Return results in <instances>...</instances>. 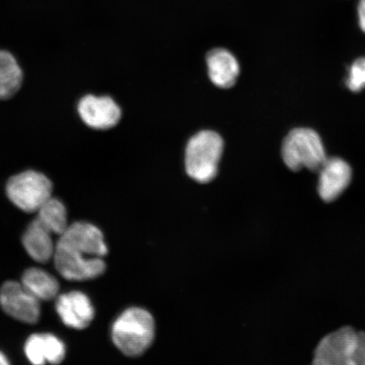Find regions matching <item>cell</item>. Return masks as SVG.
I'll return each mask as SVG.
<instances>
[{"instance_id": "cell-5", "label": "cell", "mask_w": 365, "mask_h": 365, "mask_svg": "<svg viewBox=\"0 0 365 365\" xmlns=\"http://www.w3.org/2000/svg\"><path fill=\"white\" fill-rule=\"evenodd\" d=\"M6 193L10 202L26 213H36L53 196V185L43 173L29 170L8 180Z\"/></svg>"}, {"instance_id": "cell-11", "label": "cell", "mask_w": 365, "mask_h": 365, "mask_svg": "<svg viewBox=\"0 0 365 365\" xmlns=\"http://www.w3.org/2000/svg\"><path fill=\"white\" fill-rule=\"evenodd\" d=\"M319 173L318 192L326 202L339 198L352 180V170L349 163L339 158H327Z\"/></svg>"}, {"instance_id": "cell-16", "label": "cell", "mask_w": 365, "mask_h": 365, "mask_svg": "<svg viewBox=\"0 0 365 365\" xmlns=\"http://www.w3.org/2000/svg\"><path fill=\"white\" fill-rule=\"evenodd\" d=\"M21 284L39 301H48L58 296L59 284L52 274L38 267L27 269L23 273Z\"/></svg>"}, {"instance_id": "cell-10", "label": "cell", "mask_w": 365, "mask_h": 365, "mask_svg": "<svg viewBox=\"0 0 365 365\" xmlns=\"http://www.w3.org/2000/svg\"><path fill=\"white\" fill-rule=\"evenodd\" d=\"M56 309L62 322L72 329H85L95 317V309L89 297L80 291L58 295Z\"/></svg>"}, {"instance_id": "cell-20", "label": "cell", "mask_w": 365, "mask_h": 365, "mask_svg": "<svg viewBox=\"0 0 365 365\" xmlns=\"http://www.w3.org/2000/svg\"><path fill=\"white\" fill-rule=\"evenodd\" d=\"M0 365H11L8 358L2 352H0Z\"/></svg>"}, {"instance_id": "cell-4", "label": "cell", "mask_w": 365, "mask_h": 365, "mask_svg": "<svg viewBox=\"0 0 365 365\" xmlns=\"http://www.w3.org/2000/svg\"><path fill=\"white\" fill-rule=\"evenodd\" d=\"M282 157L287 167L296 172L303 168L319 172L327 159L321 137L308 128H297L287 135Z\"/></svg>"}, {"instance_id": "cell-9", "label": "cell", "mask_w": 365, "mask_h": 365, "mask_svg": "<svg viewBox=\"0 0 365 365\" xmlns=\"http://www.w3.org/2000/svg\"><path fill=\"white\" fill-rule=\"evenodd\" d=\"M56 245L83 250L91 257L98 258H103L108 253L102 231L88 222L71 223L58 237Z\"/></svg>"}, {"instance_id": "cell-2", "label": "cell", "mask_w": 365, "mask_h": 365, "mask_svg": "<svg viewBox=\"0 0 365 365\" xmlns=\"http://www.w3.org/2000/svg\"><path fill=\"white\" fill-rule=\"evenodd\" d=\"M312 365H365V332L344 327L319 341Z\"/></svg>"}, {"instance_id": "cell-6", "label": "cell", "mask_w": 365, "mask_h": 365, "mask_svg": "<svg viewBox=\"0 0 365 365\" xmlns=\"http://www.w3.org/2000/svg\"><path fill=\"white\" fill-rule=\"evenodd\" d=\"M54 264L61 276L68 281L95 279L106 271L103 258L91 257L85 251L56 246Z\"/></svg>"}, {"instance_id": "cell-1", "label": "cell", "mask_w": 365, "mask_h": 365, "mask_svg": "<svg viewBox=\"0 0 365 365\" xmlns=\"http://www.w3.org/2000/svg\"><path fill=\"white\" fill-rule=\"evenodd\" d=\"M156 334L153 314L140 307L128 308L113 323V344L128 357H138L149 349Z\"/></svg>"}, {"instance_id": "cell-13", "label": "cell", "mask_w": 365, "mask_h": 365, "mask_svg": "<svg viewBox=\"0 0 365 365\" xmlns=\"http://www.w3.org/2000/svg\"><path fill=\"white\" fill-rule=\"evenodd\" d=\"M208 75L220 88H230L240 75V65L234 54L225 48H214L207 53Z\"/></svg>"}, {"instance_id": "cell-18", "label": "cell", "mask_w": 365, "mask_h": 365, "mask_svg": "<svg viewBox=\"0 0 365 365\" xmlns=\"http://www.w3.org/2000/svg\"><path fill=\"white\" fill-rule=\"evenodd\" d=\"M346 86L354 93L365 88V58H358L351 66Z\"/></svg>"}, {"instance_id": "cell-8", "label": "cell", "mask_w": 365, "mask_h": 365, "mask_svg": "<svg viewBox=\"0 0 365 365\" xmlns=\"http://www.w3.org/2000/svg\"><path fill=\"white\" fill-rule=\"evenodd\" d=\"M77 112L86 126L98 130L111 129L121 118L120 106L108 96H85L77 104Z\"/></svg>"}, {"instance_id": "cell-19", "label": "cell", "mask_w": 365, "mask_h": 365, "mask_svg": "<svg viewBox=\"0 0 365 365\" xmlns=\"http://www.w3.org/2000/svg\"><path fill=\"white\" fill-rule=\"evenodd\" d=\"M358 15L360 29L365 34V0H360L359 3Z\"/></svg>"}, {"instance_id": "cell-17", "label": "cell", "mask_w": 365, "mask_h": 365, "mask_svg": "<svg viewBox=\"0 0 365 365\" xmlns=\"http://www.w3.org/2000/svg\"><path fill=\"white\" fill-rule=\"evenodd\" d=\"M36 218L58 237L70 225L66 205L54 196L38 210L36 213Z\"/></svg>"}, {"instance_id": "cell-14", "label": "cell", "mask_w": 365, "mask_h": 365, "mask_svg": "<svg viewBox=\"0 0 365 365\" xmlns=\"http://www.w3.org/2000/svg\"><path fill=\"white\" fill-rule=\"evenodd\" d=\"M53 235L47 227L35 218L22 236V245L31 259L36 262L46 263L53 258L56 246Z\"/></svg>"}, {"instance_id": "cell-12", "label": "cell", "mask_w": 365, "mask_h": 365, "mask_svg": "<svg viewBox=\"0 0 365 365\" xmlns=\"http://www.w3.org/2000/svg\"><path fill=\"white\" fill-rule=\"evenodd\" d=\"M24 353L33 365H52L61 364L66 358V349L63 342L49 333H36L26 339Z\"/></svg>"}, {"instance_id": "cell-3", "label": "cell", "mask_w": 365, "mask_h": 365, "mask_svg": "<svg viewBox=\"0 0 365 365\" xmlns=\"http://www.w3.org/2000/svg\"><path fill=\"white\" fill-rule=\"evenodd\" d=\"M223 150V140L216 132L203 130L189 140L185 150V170L199 182H208L217 176Z\"/></svg>"}, {"instance_id": "cell-7", "label": "cell", "mask_w": 365, "mask_h": 365, "mask_svg": "<svg viewBox=\"0 0 365 365\" xmlns=\"http://www.w3.org/2000/svg\"><path fill=\"white\" fill-rule=\"evenodd\" d=\"M0 307L23 323L35 324L41 317L40 301L16 281L4 282L0 289Z\"/></svg>"}, {"instance_id": "cell-15", "label": "cell", "mask_w": 365, "mask_h": 365, "mask_svg": "<svg viewBox=\"0 0 365 365\" xmlns=\"http://www.w3.org/2000/svg\"><path fill=\"white\" fill-rule=\"evenodd\" d=\"M24 73L14 54L0 49V101L14 97L21 88Z\"/></svg>"}]
</instances>
